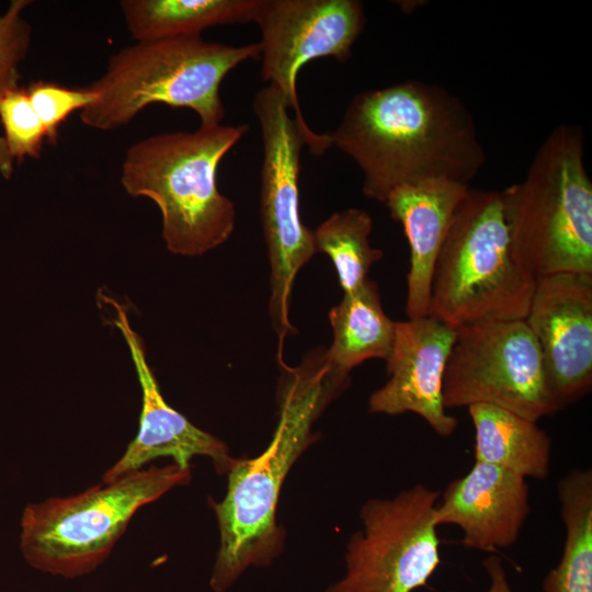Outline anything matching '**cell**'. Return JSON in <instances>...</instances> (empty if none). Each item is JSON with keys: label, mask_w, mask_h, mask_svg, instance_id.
Listing matches in <instances>:
<instances>
[{"label": "cell", "mask_w": 592, "mask_h": 592, "mask_svg": "<svg viewBox=\"0 0 592 592\" xmlns=\"http://www.w3.org/2000/svg\"><path fill=\"white\" fill-rule=\"evenodd\" d=\"M330 137L361 169L364 195L380 203L402 185L433 180L470 185L486 162L465 103L420 80L355 94Z\"/></svg>", "instance_id": "obj_1"}, {"label": "cell", "mask_w": 592, "mask_h": 592, "mask_svg": "<svg viewBox=\"0 0 592 592\" xmlns=\"http://www.w3.org/2000/svg\"><path fill=\"white\" fill-rule=\"evenodd\" d=\"M285 367L278 389L280 420L273 439L258 457L236 459L228 471L227 494L212 503L220 546L210 588L224 592L250 566H266L281 550L282 532L275 522L281 487L301 452L314 441L311 424L346 385L326 350L306 355L295 368Z\"/></svg>", "instance_id": "obj_2"}, {"label": "cell", "mask_w": 592, "mask_h": 592, "mask_svg": "<svg viewBox=\"0 0 592 592\" xmlns=\"http://www.w3.org/2000/svg\"><path fill=\"white\" fill-rule=\"evenodd\" d=\"M247 130V125L200 126L149 136L127 149L121 184L130 196L156 203L170 252L202 255L231 236L236 209L219 192L217 172Z\"/></svg>", "instance_id": "obj_3"}, {"label": "cell", "mask_w": 592, "mask_h": 592, "mask_svg": "<svg viewBox=\"0 0 592 592\" xmlns=\"http://www.w3.org/2000/svg\"><path fill=\"white\" fill-rule=\"evenodd\" d=\"M502 193L512 253L526 273L592 274V182L580 126L555 127L523 181Z\"/></svg>", "instance_id": "obj_4"}, {"label": "cell", "mask_w": 592, "mask_h": 592, "mask_svg": "<svg viewBox=\"0 0 592 592\" xmlns=\"http://www.w3.org/2000/svg\"><path fill=\"white\" fill-rule=\"evenodd\" d=\"M251 58H260L259 43L229 46L201 35L136 42L113 54L104 73L88 86L96 100L79 112V118L90 128L109 132L161 103L194 111L201 126L219 125L225 116L220 84Z\"/></svg>", "instance_id": "obj_5"}, {"label": "cell", "mask_w": 592, "mask_h": 592, "mask_svg": "<svg viewBox=\"0 0 592 592\" xmlns=\"http://www.w3.org/2000/svg\"><path fill=\"white\" fill-rule=\"evenodd\" d=\"M535 284L513 257L502 191L469 187L436 260L429 315L455 329L524 320Z\"/></svg>", "instance_id": "obj_6"}, {"label": "cell", "mask_w": 592, "mask_h": 592, "mask_svg": "<svg viewBox=\"0 0 592 592\" xmlns=\"http://www.w3.org/2000/svg\"><path fill=\"white\" fill-rule=\"evenodd\" d=\"M190 468L150 466L69 496L27 504L20 549L45 573L75 579L93 572L111 554L133 516L169 490L187 485Z\"/></svg>", "instance_id": "obj_7"}, {"label": "cell", "mask_w": 592, "mask_h": 592, "mask_svg": "<svg viewBox=\"0 0 592 592\" xmlns=\"http://www.w3.org/2000/svg\"><path fill=\"white\" fill-rule=\"evenodd\" d=\"M283 93L273 84L257 92L252 110L260 125L263 144L260 216L270 262L271 323L283 341L295 334L289 321V303L298 271L317 252L314 231L300 219L299 171L305 140Z\"/></svg>", "instance_id": "obj_8"}, {"label": "cell", "mask_w": 592, "mask_h": 592, "mask_svg": "<svg viewBox=\"0 0 592 592\" xmlns=\"http://www.w3.org/2000/svg\"><path fill=\"white\" fill-rule=\"evenodd\" d=\"M446 409L492 405L537 422L559 411L524 320L456 328L443 380Z\"/></svg>", "instance_id": "obj_9"}, {"label": "cell", "mask_w": 592, "mask_h": 592, "mask_svg": "<svg viewBox=\"0 0 592 592\" xmlns=\"http://www.w3.org/2000/svg\"><path fill=\"white\" fill-rule=\"evenodd\" d=\"M440 492L417 483L361 508L364 530L346 548L344 577L327 592H413L441 563L435 508Z\"/></svg>", "instance_id": "obj_10"}, {"label": "cell", "mask_w": 592, "mask_h": 592, "mask_svg": "<svg viewBox=\"0 0 592 592\" xmlns=\"http://www.w3.org/2000/svg\"><path fill=\"white\" fill-rule=\"evenodd\" d=\"M253 22L261 33L262 78L275 86L294 110V118L315 156L331 146L330 134L314 132L303 116L296 81L309 61L332 57L344 62L364 31V5L358 0H260Z\"/></svg>", "instance_id": "obj_11"}, {"label": "cell", "mask_w": 592, "mask_h": 592, "mask_svg": "<svg viewBox=\"0 0 592 592\" xmlns=\"http://www.w3.org/2000/svg\"><path fill=\"white\" fill-rule=\"evenodd\" d=\"M536 339L559 409L592 386V274L559 273L536 280L524 319Z\"/></svg>", "instance_id": "obj_12"}, {"label": "cell", "mask_w": 592, "mask_h": 592, "mask_svg": "<svg viewBox=\"0 0 592 592\" xmlns=\"http://www.w3.org/2000/svg\"><path fill=\"white\" fill-rule=\"evenodd\" d=\"M455 337V328L430 315L397 321L386 360L389 379L371 395L369 411L389 415L413 412L437 435H452L458 420L444 406L443 380Z\"/></svg>", "instance_id": "obj_13"}, {"label": "cell", "mask_w": 592, "mask_h": 592, "mask_svg": "<svg viewBox=\"0 0 592 592\" xmlns=\"http://www.w3.org/2000/svg\"><path fill=\"white\" fill-rule=\"evenodd\" d=\"M113 323L125 339L141 388L139 428L123 455L102 476V481L114 480L139 470L148 463L171 457L181 468H190L194 456L209 457L219 474L228 473L236 459L229 456L224 442L192 424L183 414L164 400L157 379L150 369L144 343L132 329L125 310L115 300Z\"/></svg>", "instance_id": "obj_14"}, {"label": "cell", "mask_w": 592, "mask_h": 592, "mask_svg": "<svg viewBox=\"0 0 592 592\" xmlns=\"http://www.w3.org/2000/svg\"><path fill=\"white\" fill-rule=\"evenodd\" d=\"M440 497L437 526H458L463 546L487 553L514 545L531 512L527 480L480 462L451 481Z\"/></svg>", "instance_id": "obj_15"}, {"label": "cell", "mask_w": 592, "mask_h": 592, "mask_svg": "<svg viewBox=\"0 0 592 592\" xmlns=\"http://www.w3.org/2000/svg\"><path fill=\"white\" fill-rule=\"evenodd\" d=\"M469 187L445 180L426 181L395 189L384 203L391 218L401 224L409 243L405 308L409 319L429 316L436 260Z\"/></svg>", "instance_id": "obj_16"}, {"label": "cell", "mask_w": 592, "mask_h": 592, "mask_svg": "<svg viewBox=\"0 0 592 592\" xmlns=\"http://www.w3.org/2000/svg\"><path fill=\"white\" fill-rule=\"evenodd\" d=\"M467 409L475 429V462L525 479L549 475L551 441L535 421L492 405L477 403Z\"/></svg>", "instance_id": "obj_17"}, {"label": "cell", "mask_w": 592, "mask_h": 592, "mask_svg": "<svg viewBox=\"0 0 592 592\" xmlns=\"http://www.w3.org/2000/svg\"><path fill=\"white\" fill-rule=\"evenodd\" d=\"M333 331L326 356L341 375L369 358L387 360L394 344L396 322L384 311L377 284L367 280L360 288L344 294L329 311Z\"/></svg>", "instance_id": "obj_18"}, {"label": "cell", "mask_w": 592, "mask_h": 592, "mask_svg": "<svg viewBox=\"0 0 592 592\" xmlns=\"http://www.w3.org/2000/svg\"><path fill=\"white\" fill-rule=\"evenodd\" d=\"M260 0H123L121 10L136 42L201 35L215 26L253 22Z\"/></svg>", "instance_id": "obj_19"}, {"label": "cell", "mask_w": 592, "mask_h": 592, "mask_svg": "<svg viewBox=\"0 0 592 592\" xmlns=\"http://www.w3.org/2000/svg\"><path fill=\"white\" fill-rule=\"evenodd\" d=\"M566 527L562 555L543 580L544 592H592V471L576 468L557 486Z\"/></svg>", "instance_id": "obj_20"}, {"label": "cell", "mask_w": 592, "mask_h": 592, "mask_svg": "<svg viewBox=\"0 0 592 592\" xmlns=\"http://www.w3.org/2000/svg\"><path fill=\"white\" fill-rule=\"evenodd\" d=\"M372 228L369 214L352 207L330 215L314 231L316 250L331 259L343 294L360 288L384 255L369 243Z\"/></svg>", "instance_id": "obj_21"}, {"label": "cell", "mask_w": 592, "mask_h": 592, "mask_svg": "<svg viewBox=\"0 0 592 592\" xmlns=\"http://www.w3.org/2000/svg\"><path fill=\"white\" fill-rule=\"evenodd\" d=\"M0 122L9 153L18 162L39 158L46 135L35 113L26 88H9L0 96Z\"/></svg>", "instance_id": "obj_22"}, {"label": "cell", "mask_w": 592, "mask_h": 592, "mask_svg": "<svg viewBox=\"0 0 592 592\" xmlns=\"http://www.w3.org/2000/svg\"><path fill=\"white\" fill-rule=\"evenodd\" d=\"M26 91L50 145L58 143L59 129L73 112L82 111L96 100L89 87L70 88L53 81H34Z\"/></svg>", "instance_id": "obj_23"}, {"label": "cell", "mask_w": 592, "mask_h": 592, "mask_svg": "<svg viewBox=\"0 0 592 592\" xmlns=\"http://www.w3.org/2000/svg\"><path fill=\"white\" fill-rule=\"evenodd\" d=\"M29 0H13L0 12V77L20 76L19 66L27 55L32 30L23 16Z\"/></svg>", "instance_id": "obj_24"}, {"label": "cell", "mask_w": 592, "mask_h": 592, "mask_svg": "<svg viewBox=\"0 0 592 592\" xmlns=\"http://www.w3.org/2000/svg\"><path fill=\"white\" fill-rule=\"evenodd\" d=\"M482 566L489 577V589L487 592H513L503 567V561L499 556H489L483 560Z\"/></svg>", "instance_id": "obj_25"}, {"label": "cell", "mask_w": 592, "mask_h": 592, "mask_svg": "<svg viewBox=\"0 0 592 592\" xmlns=\"http://www.w3.org/2000/svg\"><path fill=\"white\" fill-rule=\"evenodd\" d=\"M20 78L21 76L0 77V96L9 88L19 86ZM13 162L14 160L9 153L4 138L0 135V174L3 179H11L14 171Z\"/></svg>", "instance_id": "obj_26"}]
</instances>
